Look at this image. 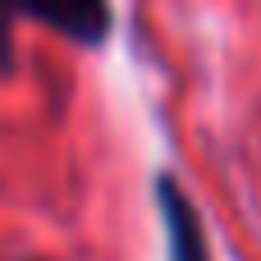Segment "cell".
<instances>
[{
	"label": "cell",
	"mask_w": 261,
	"mask_h": 261,
	"mask_svg": "<svg viewBox=\"0 0 261 261\" xmlns=\"http://www.w3.org/2000/svg\"><path fill=\"white\" fill-rule=\"evenodd\" d=\"M18 69V0H0V78Z\"/></svg>",
	"instance_id": "3957f363"
},
{
	"label": "cell",
	"mask_w": 261,
	"mask_h": 261,
	"mask_svg": "<svg viewBox=\"0 0 261 261\" xmlns=\"http://www.w3.org/2000/svg\"><path fill=\"white\" fill-rule=\"evenodd\" d=\"M18 18L64 37L78 50H106L119 28L115 0H18Z\"/></svg>",
	"instance_id": "7a4b0ae2"
},
{
	"label": "cell",
	"mask_w": 261,
	"mask_h": 261,
	"mask_svg": "<svg viewBox=\"0 0 261 261\" xmlns=\"http://www.w3.org/2000/svg\"><path fill=\"white\" fill-rule=\"evenodd\" d=\"M32 261H60V257H32Z\"/></svg>",
	"instance_id": "277c9868"
},
{
	"label": "cell",
	"mask_w": 261,
	"mask_h": 261,
	"mask_svg": "<svg viewBox=\"0 0 261 261\" xmlns=\"http://www.w3.org/2000/svg\"><path fill=\"white\" fill-rule=\"evenodd\" d=\"M151 206H156V220H161L165 261H211L206 220H202L193 193L184 188V179L174 170H156L151 174Z\"/></svg>",
	"instance_id": "6da1fadb"
}]
</instances>
